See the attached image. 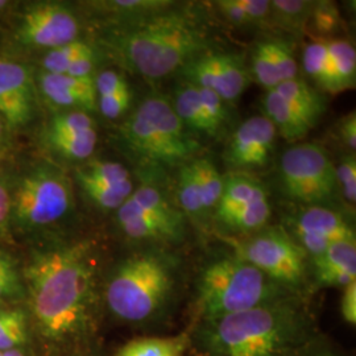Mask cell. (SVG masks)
<instances>
[{
	"label": "cell",
	"instance_id": "cell-1",
	"mask_svg": "<svg viewBox=\"0 0 356 356\" xmlns=\"http://www.w3.org/2000/svg\"><path fill=\"white\" fill-rule=\"evenodd\" d=\"M98 245L88 239L54 243L23 270L29 317L40 339L60 356H88L104 313Z\"/></svg>",
	"mask_w": 356,
	"mask_h": 356
},
{
	"label": "cell",
	"instance_id": "cell-2",
	"mask_svg": "<svg viewBox=\"0 0 356 356\" xmlns=\"http://www.w3.org/2000/svg\"><path fill=\"white\" fill-rule=\"evenodd\" d=\"M309 302L289 297L194 323L188 356H301L321 334Z\"/></svg>",
	"mask_w": 356,
	"mask_h": 356
},
{
	"label": "cell",
	"instance_id": "cell-3",
	"mask_svg": "<svg viewBox=\"0 0 356 356\" xmlns=\"http://www.w3.org/2000/svg\"><path fill=\"white\" fill-rule=\"evenodd\" d=\"M184 282L177 248L135 247L103 279L104 312L128 327L161 329L177 312Z\"/></svg>",
	"mask_w": 356,
	"mask_h": 356
},
{
	"label": "cell",
	"instance_id": "cell-4",
	"mask_svg": "<svg viewBox=\"0 0 356 356\" xmlns=\"http://www.w3.org/2000/svg\"><path fill=\"white\" fill-rule=\"evenodd\" d=\"M200 20L175 6L134 20L110 36V45L128 69L157 79L181 70L207 49Z\"/></svg>",
	"mask_w": 356,
	"mask_h": 356
},
{
	"label": "cell",
	"instance_id": "cell-5",
	"mask_svg": "<svg viewBox=\"0 0 356 356\" xmlns=\"http://www.w3.org/2000/svg\"><path fill=\"white\" fill-rule=\"evenodd\" d=\"M289 297L298 296L273 282L229 248L210 256L198 268L189 301L188 327Z\"/></svg>",
	"mask_w": 356,
	"mask_h": 356
},
{
	"label": "cell",
	"instance_id": "cell-6",
	"mask_svg": "<svg viewBox=\"0 0 356 356\" xmlns=\"http://www.w3.org/2000/svg\"><path fill=\"white\" fill-rule=\"evenodd\" d=\"M116 136L128 159L148 169L181 168L201 149L172 102L159 94L148 95L118 128Z\"/></svg>",
	"mask_w": 356,
	"mask_h": 356
},
{
	"label": "cell",
	"instance_id": "cell-7",
	"mask_svg": "<svg viewBox=\"0 0 356 356\" xmlns=\"http://www.w3.org/2000/svg\"><path fill=\"white\" fill-rule=\"evenodd\" d=\"M229 248L294 296L309 300L310 259L282 226H267L243 238H226Z\"/></svg>",
	"mask_w": 356,
	"mask_h": 356
},
{
	"label": "cell",
	"instance_id": "cell-8",
	"mask_svg": "<svg viewBox=\"0 0 356 356\" xmlns=\"http://www.w3.org/2000/svg\"><path fill=\"white\" fill-rule=\"evenodd\" d=\"M116 226L134 247L177 248L186 241L188 220L160 188L144 184L116 211Z\"/></svg>",
	"mask_w": 356,
	"mask_h": 356
},
{
	"label": "cell",
	"instance_id": "cell-9",
	"mask_svg": "<svg viewBox=\"0 0 356 356\" xmlns=\"http://www.w3.org/2000/svg\"><path fill=\"white\" fill-rule=\"evenodd\" d=\"M73 207L72 182L54 166H38L20 181L11 198V213L19 229L51 227Z\"/></svg>",
	"mask_w": 356,
	"mask_h": 356
},
{
	"label": "cell",
	"instance_id": "cell-10",
	"mask_svg": "<svg viewBox=\"0 0 356 356\" xmlns=\"http://www.w3.org/2000/svg\"><path fill=\"white\" fill-rule=\"evenodd\" d=\"M280 182L289 200L307 206L330 202L338 186L329 154L313 143L293 145L282 153Z\"/></svg>",
	"mask_w": 356,
	"mask_h": 356
},
{
	"label": "cell",
	"instance_id": "cell-11",
	"mask_svg": "<svg viewBox=\"0 0 356 356\" xmlns=\"http://www.w3.org/2000/svg\"><path fill=\"white\" fill-rule=\"evenodd\" d=\"M179 72L184 82L211 90L226 103L238 101L252 81L242 58L225 51H204Z\"/></svg>",
	"mask_w": 356,
	"mask_h": 356
},
{
	"label": "cell",
	"instance_id": "cell-12",
	"mask_svg": "<svg viewBox=\"0 0 356 356\" xmlns=\"http://www.w3.org/2000/svg\"><path fill=\"white\" fill-rule=\"evenodd\" d=\"M282 227L309 259L322 254L335 243L356 241L351 222L342 213L325 206H307L288 216Z\"/></svg>",
	"mask_w": 356,
	"mask_h": 356
},
{
	"label": "cell",
	"instance_id": "cell-13",
	"mask_svg": "<svg viewBox=\"0 0 356 356\" xmlns=\"http://www.w3.org/2000/svg\"><path fill=\"white\" fill-rule=\"evenodd\" d=\"M79 22L60 3H38L26 10L17 28V40L28 47L54 49L78 40Z\"/></svg>",
	"mask_w": 356,
	"mask_h": 356
},
{
	"label": "cell",
	"instance_id": "cell-14",
	"mask_svg": "<svg viewBox=\"0 0 356 356\" xmlns=\"http://www.w3.org/2000/svg\"><path fill=\"white\" fill-rule=\"evenodd\" d=\"M172 106L191 134L216 138L229 124L227 103L211 90L182 82L176 89Z\"/></svg>",
	"mask_w": 356,
	"mask_h": 356
},
{
	"label": "cell",
	"instance_id": "cell-15",
	"mask_svg": "<svg viewBox=\"0 0 356 356\" xmlns=\"http://www.w3.org/2000/svg\"><path fill=\"white\" fill-rule=\"evenodd\" d=\"M76 177L91 204L103 211H116L135 191L129 170L118 161L92 160L76 169Z\"/></svg>",
	"mask_w": 356,
	"mask_h": 356
},
{
	"label": "cell",
	"instance_id": "cell-16",
	"mask_svg": "<svg viewBox=\"0 0 356 356\" xmlns=\"http://www.w3.org/2000/svg\"><path fill=\"white\" fill-rule=\"evenodd\" d=\"M277 131L264 115L244 120L231 135L223 159L232 170H254L267 165Z\"/></svg>",
	"mask_w": 356,
	"mask_h": 356
},
{
	"label": "cell",
	"instance_id": "cell-17",
	"mask_svg": "<svg viewBox=\"0 0 356 356\" xmlns=\"http://www.w3.org/2000/svg\"><path fill=\"white\" fill-rule=\"evenodd\" d=\"M35 114V90L24 65L0 60V118L10 128L26 126Z\"/></svg>",
	"mask_w": 356,
	"mask_h": 356
},
{
	"label": "cell",
	"instance_id": "cell-18",
	"mask_svg": "<svg viewBox=\"0 0 356 356\" xmlns=\"http://www.w3.org/2000/svg\"><path fill=\"white\" fill-rule=\"evenodd\" d=\"M356 281V241L335 243L310 259L312 292L344 288Z\"/></svg>",
	"mask_w": 356,
	"mask_h": 356
},
{
	"label": "cell",
	"instance_id": "cell-19",
	"mask_svg": "<svg viewBox=\"0 0 356 356\" xmlns=\"http://www.w3.org/2000/svg\"><path fill=\"white\" fill-rule=\"evenodd\" d=\"M38 88L48 102L56 107L85 113L97 107L94 76L79 78L42 72L38 76Z\"/></svg>",
	"mask_w": 356,
	"mask_h": 356
},
{
	"label": "cell",
	"instance_id": "cell-20",
	"mask_svg": "<svg viewBox=\"0 0 356 356\" xmlns=\"http://www.w3.org/2000/svg\"><path fill=\"white\" fill-rule=\"evenodd\" d=\"M97 54L89 44L76 40L48 51L42 58L44 72L51 74L92 76Z\"/></svg>",
	"mask_w": 356,
	"mask_h": 356
},
{
	"label": "cell",
	"instance_id": "cell-21",
	"mask_svg": "<svg viewBox=\"0 0 356 356\" xmlns=\"http://www.w3.org/2000/svg\"><path fill=\"white\" fill-rule=\"evenodd\" d=\"M264 195H268L266 188L254 178L241 175L229 176L225 178L223 191L213 216L223 229L232 216L238 214L247 204Z\"/></svg>",
	"mask_w": 356,
	"mask_h": 356
},
{
	"label": "cell",
	"instance_id": "cell-22",
	"mask_svg": "<svg viewBox=\"0 0 356 356\" xmlns=\"http://www.w3.org/2000/svg\"><path fill=\"white\" fill-rule=\"evenodd\" d=\"M273 90L280 94L307 127L313 129L318 124L321 116L325 114L326 103L317 90L300 78L285 81Z\"/></svg>",
	"mask_w": 356,
	"mask_h": 356
},
{
	"label": "cell",
	"instance_id": "cell-23",
	"mask_svg": "<svg viewBox=\"0 0 356 356\" xmlns=\"http://www.w3.org/2000/svg\"><path fill=\"white\" fill-rule=\"evenodd\" d=\"M261 106L264 116L269 119L284 139L301 140L312 131L276 90L266 91L261 98Z\"/></svg>",
	"mask_w": 356,
	"mask_h": 356
},
{
	"label": "cell",
	"instance_id": "cell-24",
	"mask_svg": "<svg viewBox=\"0 0 356 356\" xmlns=\"http://www.w3.org/2000/svg\"><path fill=\"white\" fill-rule=\"evenodd\" d=\"M189 335L184 330L168 337H139L122 346L115 356H188Z\"/></svg>",
	"mask_w": 356,
	"mask_h": 356
},
{
	"label": "cell",
	"instance_id": "cell-25",
	"mask_svg": "<svg viewBox=\"0 0 356 356\" xmlns=\"http://www.w3.org/2000/svg\"><path fill=\"white\" fill-rule=\"evenodd\" d=\"M214 6L232 26H263L270 20L269 0H219Z\"/></svg>",
	"mask_w": 356,
	"mask_h": 356
},
{
	"label": "cell",
	"instance_id": "cell-26",
	"mask_svg": "<svg viewBox=\"0 0 356 356\" xmlns=\"http://www.w3.org/2000/svg\"><path fill=\"white\" fill-rule=\"evenodd\" d=\"M32 329L28 312L20 307L0 309V351L23 348Z\"/></svg>",
	"mask_w": 356,
	"mask_h": 356
},
{
	"label": "cell",
	"instance_id": "cell-27",
	"mask_svg": "<svg viewBox=\"0 0 356 356\" xmlns=\"http://www.w3.org/2000/svg\"><path fill=\"white\" fill-rule=\"evenodd\" d=\"M302 63L307 76L325 91L337 94L334 66L327 51L326 41H314L306 45Z\"/></svg>",
	"mask_w": 356,
	"mask_h": 356
},
{
	"label": "cell",
	"instance_id": "cell-28",
	"mask_svg": "<svg viewBox=\"0 0 356 356\" xmlns=\"http://www.w3.org/2000/svg\"><path fill=\"white\" fill-rule=\"evenodd\" d=\"M331 63L334 66L337 92L354 89L356 81V51L347 40L326 41Z\"/></svg>",
	"mask_w": 356,
	"mask_h": 356
},
{
	"label": "cell",
	"instance_id": "cell-29",
	"mask_svg": "<svg viewBox=\"0 0 356 356\" xmlns=\"http://www.w3.org/2000/svg\"><path fill=\"white\" fill-rule=\"evenodd\" d=\"M314 6L316 1L307 0H273L270 20L292 33H301L310 22Z\"/></svg>",
	"mask_w": 356,
	"mask_h": 356
},
{
	"label": "cell",
	"instance_id": "cell-30",
	"mask_svg": "<svg viewBox=\"0 0 356 356\" xmlns=\"http://www.w3.org/2000/svg\"><path fill=\"white\" fill-rule=\"evenodd\" d=\"M47 143L58 153L69 160H86L89 159L98 144V131H89L83 134L69 135V136H54L47 138Z\"/></svg>",
	"mask_w": 356,
	"mask_h": 356
},
{
	"label": "cell",
	"instance_id": "cell-31",
	"mask_svg": "<svg viewBox=\"0 0 356 356\" xmlns=\"http://www.w3.org/2000/svg\"><path fill=\"white\" fill-rule=\"evenodd\" d=\"M175 3L169 0H114V1H98L95 6L103 11L131 17L132 22L153 13L164 11Z\"/></svg>",
	"mask_w": 356,
	"mask_h": 356
},
{
	"label": "cell",
	"instance_id": "cell-32",
	"mask_svg": "<svg viewBox=\"0 0 356 356\" xmlns=\"http://www.w3.org/2000/svg\"><path fill=\"white\" fill-rule=\"evenodd\" d=\"M97 129L94 119L85 111H66L54 115L47 129V138L66 136Z\"/></svg>",
	"mask_w": 356,
	"mask_h": 356
},
{
	"label": "cell",
	"instance_id": "cell-33",
	"mask_svg": "<svg viewBox=\"0 0 356 356\" xmlns=\"http://www.w3.org/2000/svg\"><path fill=\"white\" fill-rule=\"evenodd\" d=\"M267 45L270 61L280 85L285 81L297 78L298 65L291 44L279 38H268Z\"/></svg>",
	"mask_w": 356,
	"mask_h": 356
},
{
	"label": "cell",
	"instance_id": "cell-34",
	"mask_svg": "<svg viewBox=\"0 0 356 356\" xmlns=\"http://www.w3.org/2000/svg\"><path fill=\"white\" fill-rule=\"evenodd\" d=\"M337 185L342 189L344 201L355 206L356 201V160L355 153H350L335 166Z\"/></svg>",
	"mask_w": 356,
	"mask_h": 356
},
{
	"label": "cell",
	"instance_id": "cell-35",
	"mask_svg": "<svg viewBox=\"0 0 356 356\" xmlns=\"http://www.w3.org/2000/svg\"><path fill=\"white\" fill-rule=\"evenodd\" d=\"M24 291L23 276L15 263L0 270V302L17 300L23 296Z\"/></svg>",
	"mask_w": 356,
	"mask_h": 356
},
{
	"label": "cell",
	"instance_id": "cell-36",
	"mask_svg": "<svg viewBox=\"0 0 356 356\" xmlns=\"http://www.w3.org/2000/svg\"><path fill=\"white\" fill-rule=\"evenodd\" d=\"M310 20L319 33L329 35L339 28L341 17L337 7L330 1H316Z\"/></svg>",
	"mask_w": 356,
	"mask_h": 356
},
{
	"label": "cell",
	"instance_id": "cell-37",
	"mask_svg": "<svg viewBox=\"0 0 356 356\" xmlns=\"http://www.w3.org/2000/svg\"><path fill=\"white\" fill-rule=\"evenodd\" d=\"M131 101H132V92L129 89L115 95L98 98L97 106L99 107V111L102 113L104 118L115 120L127 113Z\"/></svg>",
	"mask_w": 356,
	"mask_h": 356
},
{
	"label": "cell",
	"instance_id": "cell-38",
	"mask_svg": "<svg viewBox=\"0 0 356 356\" xmlns=\"http://www.w3.org/2000/svg\"><path fill=\"white\" fill-rule=\"evenodd\" d=\"M341 316L348 326L356 325V281L342 288Z\"/></svg>",
	"mask_w": 356,
	"mask_h": 356
},
{
	"label": "cell",
	"instance_id": "cell-39",
	"mask_svg": "<svg viewBox=\"0 0 356 356\" xmlns=\"http://www.w3.org/2000/svg\"><path fill=\"white\" fill-rule=\"evenodd\" d=\"M301 356H346L343 351L332 343L322 332L309 344Z\"/></svg>",
	"mask_w": 356,
	"mask_h": 356
},
{
	"label": "cell",
	"instance_id": "cell-40",
	"mask_svg": "<svg viewBox=\"0 0 356 356\" xmlns=\"http://www.w3.org/2000/svg\"><path fill=\"white\" fill-rule=\"evenodd\" d=\"M339 135L350 153L356 149V114L355 111L346 115L339 123Z\"/></svg>",
	"mask_w": 356,
	"mask_h": 356
},
{
	"label": "cell",
	"instance_id": "cell-41",
	"mask_svg": "<svg viewBox=\"0 0 356 356\" xmlns=\"http://www.w3.org/2000/svg\"><path fill=\"white\" fill-rule=\"evenodd\" d=\"M11 213V197L6 186L0 182V229H3L10 219Z\"/></svg>",
	"mask_w": 356,
	"mask_h": 356
},
{
	"label": "cell",
	"instance_id": "cell-42",
	"mask_svg": "<svg viewBox=\"0 0 356 356\" xmlns=\"http://www.w3.org/2000/svg\"><path fill=\"white\" fill-rule=\"evenodd\" d=\"M13 263H15V261H13V257H11L10 254H6L4 251H0V270H1L3 268L11 266Z\"/></svg>",
	"mask_w": 356,
	"mask_h": 356
},
{
	"label": "cell",
	"instance_id": "cell-43",
	"mask_svg": "<svg viewBox=\"0 0 356 356\" xmlns=\"http://www.w3.org/2000/svg\"><path fill=\"white\" fill-rule=\"evenodd\" d=\"M6 151V132H4V122L0 118V157Z\"/></svg>",
	"mask_w": 356,
	"mask_h": 356
},
{
	"label": "cell",
	"instance_id": "cell-44",
	"mask_svg": "<svg viewBox=\"0 0 356 356\" xmlns=\"http://www.w3.org/2000/svg\"><path fill=\"white\" fill-rule=\"evenodd\" d=\"M0 356H26V351L23 348L17 350H8V351H0Z\"/></svg>",
	"mask_w": 356,
	"mask_h": 356
},
{
	"label": "cell",
	"instance_id": "cell-45",
	"mask_svg": "<svg viewBox=\"0 0 356 356\" xmlns=\"http://www.w3.org/2000/svg\"><path fill=\"white\" fill-rule=\"evenodd\" d=\"M7 4H8L7 1H0V10H1V8H4Z\"/></svg>",
	"mask_w": 356,
	"mask_h": 356
}]
</instances>
